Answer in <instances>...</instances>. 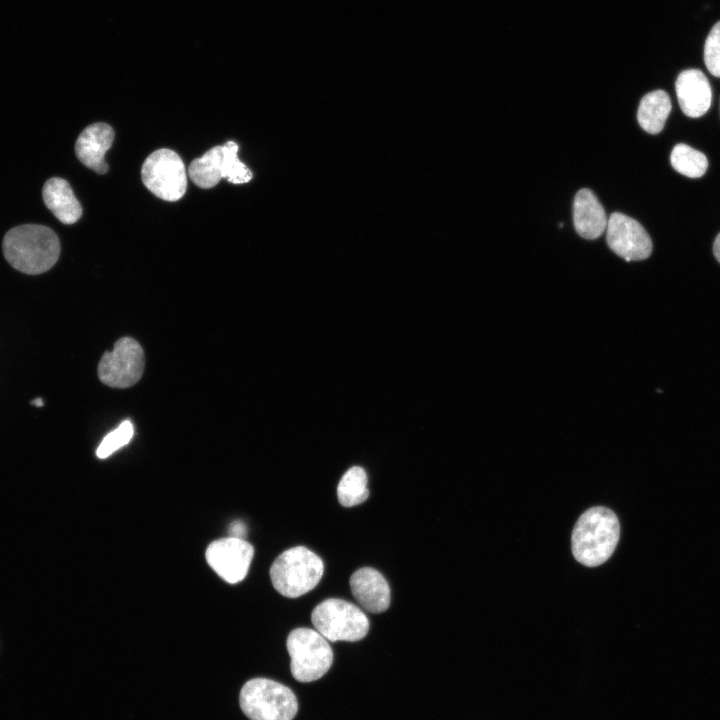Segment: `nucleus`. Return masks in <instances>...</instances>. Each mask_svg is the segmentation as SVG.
<instances>
[{
	"mask_svg": "<svg viewBox=\"0 0 720 720\" xmlns=\"http://www.w3.org/2000/svg\"><path fill=\"white\" fill-rule=\"evenodd\" d=\"M675 90L681 110L690 118L701 117L711 106V85L699 69L680 72L675 82Z\"/></svg>",
	"mask_w": 720,
	"mask_h": 720,
	"instance_id": "nucleus-12",
	"label": "nucleus"
},
{
	"mask_svg": "<svg viewBox=\"0 0 720 720\" xmlns=\"http://www.w3.org/2000/svg\"><path fill=\"white\" fill-rule=\"evenodd\" d=\"M670 162L677 172L690 178L703 176L708 168L704 153L684 143H679L672 149Z\"/></svg>",
	"mask_w": 720,
	"mask_h": 720,
	"instance_id": "nucleus-19",
	"label": "nucleus"
},
{
	"mask_svg": "<svg viewBox=\"0 0 720 720\" xmlns=\"http://www.w3.org/2000/svg\"><path fill=\"white\" fill-rule=\"evenodd\" d=\"M253 546L244 539L227 537L213 541L206 550L209 566L226 582L235 584L248 573Z\"/></svg>",
	"mask_w": 720,
	"mask_h": 720,
	"instance_id": "nucleus-11",
	"label": "nucleus"
},
{
	"mask_svg": "<svg viewBox=\"0 0 720 720\" xmlns=\"http://www.w3.org/2000/svg\"><path fill=\"white\" fill-rule=\"evenodd\" d=\"M369 496L367 475L359 466L348 469L339 481L337 497L344 507H352L363 503Z\"/></svg>",
	"mask_w": 720,
	"mask_h": 720,
	"instance_id": "nucleus-18",
	"label": "nucleus"
},
{
	"mask_svg": "<svg viewBox=\"0 0 720 720\" xmlns=\"http://www.w3.org/2000/svg\"><path fill=\"white\" fill-rule=\"evenodd\" d=\"M351 592L356 601L371 613H381L390 605V588L384 576L370 567L360 568L350 577Z\"/></svg>",
	"mask_w": 720,
	"mask_h": 720,
	"instance_id": "nucleus-14",
	"label": "nucleus"
},
{
	"mask_svg": "<svg viewBox=\"0 0 720 720\" xmlns=\"http://www.w3.org/2000/svg\"><path fill=\"white\" fill-rule=\"evenodd\" d=\"M8 263L25 274H41L58 260L60 242L47 226L25 224L9 230L2 243Z\"/></svg>",
	"mask_w": 720,
	"mask_h": 720,
	"instance_id": "nucleus-1",
	"label": "nucleus"
},
{
	"mask_svg": "<svg viewBox=\"0 0 720 720\" xmlns=\"http://www.w3.org/2000/svg\"><path fill=\"white\" fill-rule=\"evenodd\" d=\"M672 108L669 95L663 90L649 92L640 101L637 120L649 134H658L664 128Z\"/></svg>",
	"mask_w": 720,
	"mask_h": 720,
	"instance_id": "nucleus-17",
	"label": "nucleus"
},
{
	"mask_svg": "<svg viewBox=\"0 0 720 720\" xmlns=\"http://www.w3.org/2000/svg\"><path fill=\"white\" fill-rule=\"evenodd\" d=\"M606 231L609 248L625 261H639L650 256L652 241L644 227L635 219L623 213H612Z\"/></svg>",
	"mask_w": 720,
	"mask_h": 720,
	"instance_id": "nucleus-10",
	"label": "nucleus"
},
{
	"mask_svg": "<svg viewBox=\"0 0 720 720\" xmlns=\"http://www.w3.org/2000/svg\"><path fill=\"white\" fill-rule=\"evenodd\" d=\"M619 536L620 524L615 513L603 506L592 507L574 526L571 536L573 556L584 566H599L611 557Z\"/></svg>",
	"mask_w": 720,
	"mask_h": 720,
	"instance_id": "nucleus-2",
	"label": "nucleus"
},
{
	"mask_svg": "<svg viewBox=\"0 0 720 720\" xmlns=\"http://www.w3.org/2000/svg\"><path fill=\"white\" fill-rule=\"evenodd\" d=\"M239 702L250 720H292L298 710L293 691L267 678L248 680L241 688Z\"/></svg>",
	"mask_w": 720,
	"mask_h": 720,
	"instance_id": "nucleus-4",
	"label": "nucleus"
},
{
	"mask_svg": "<svg viewBox=\"0 0 720 720\" xmlns=\"http://www.w3.org/2000/svg\"><path fill=\"white\" fill-rule=\"evenodd\" d=\"M238 145L227 141L212 147L200 158L192 160L188 168L191 180L200 188L209 189L224 178L233 184L251 180L252 173L238 158Z\"/></svg>",
	"mask_w": 720,
	"mask_h": 720,
	"instance_id": "nucleus-7",
	"label": "nucleus"
},
{
	"mask_svg": "<svg viewBox=\"0 0 720 720\" xmlns=\"http://www.w3.org/2000/svg\"><path fill=\"white\" fill-rule=\"evenodd\" d=\"M246 535V526L242 521H235L229 527V536L244 539Z\"/></svg>",
	"mask_w": 720,
	"mask_h": 720,
	"instance_id": "nucleus-22",
	"label": "nucleus"
},
{
	"mask_svg": "<svg viewBox=\"0 0 720 720\" xmlns=\"http://www.w3.org/2000/svg\"><path fill=\"white\" fill-rule=\"evenodd\" d=\"M324 572L321 558L304 546L282 552L270 568L274 588L283 596L297 598L311 591Z\"/></svg>",
	"mask_w": 720,
	"mask_h": 720,
	"instance_id": "nucleus-3",
	"label": "nucleus"
},
{
	"mask_svg": "<svg viewBox=\"0 0 720 720\" xmlns=\"http://www.w3.org/2000/svg\"><path fill=\"white\" fill-rule=\"evenodd\" d=\"M704 62L713 76L720 77V21L712 27L706 38Z\"/></svg>",
	"mask_w": 720,
	"mask_h": 720,
	"instance_id": "nucleus-21",
	"label": "nucleus"
},
{
	"mask_svg": "<svg viewBox=\"0 0 720 720\" xmlns=\"http://www.w3.org/2000/svg\"><path fill=\"white\" fill-rule=\"evenodd\" d=\"M134 435V427L130 420L123 421L116 429L110 431L99 444L96 455L104 459L127 445Z\"/></svg>",
	"mask_w": 720,
	"mask_h": 720,
	"instance_id": "nucleus-20",
	"label": "nucleus"
},
{
	"mask_svg": "<svg viewBox=\"0 0 720 720\" xmlns=\"http://www.w3.org/2000/svg\"><path fill=\"white\" fill-rule=\"evenodd\" d=\"M31 404H33L37 407H41V406H43V400L41 398H37V399L31 401Z\"/></svg>",
	"mask_w": 720,
	"mask_h": 720,
	"instance_id": "nucleus-24",
	"label": "nucleus"
},
{
	"mask_svg": "<svg viewBox=\"0 0 720 720\" xmlns=\"http://www.w3.org/2000/svg\"><path fill=\"white\" fill-rule=\"evenodd\" d=\"M286 645L292 676L299 682L321 678L332 665V649L317 630L296 628L288 635Z\"/></svg>",
	"mask_w": 720,
	"mask_h": 720,
	"instance_id": "nucleus-5",
	"label": "nucleus"
},
{
	"mask_svg": "<svg viewBox=\"0 0 720 720\" xmlns=\"http://www.w3.org/2000/svg\"><path fill=\"white\" fill-rule=\"evenodd\" d=\"M47 208L64 224H73L82 215V207L69 183L59 177L47 180L42 189Z\"/></svg>",
	"mask_w": 720,
	"mask_h": 720,
	"instance_id": "nucleus-16",
	"label": "nucleus"
},
{
	"mask_svg": "<svg viewBox=\"0 0 720 720\" xmlns=\"http://www.w3.org/2000/svg\"><path fill=\"white\" fill-rule=\"evenodd\" d=\"M713 252L718 262H720V233L717 235L714 241Z\"/></svg>",
	"mask_w": 720,
	"mask_h": 720,
	"instance_id": "nucleus-23",
	"label": "nucleus"
},
{
	"mask_svg": "<svg viewBox=\"0 0 720 720\" xmlns=\"http://www.w3.org/2000/svg\"><path fill=\"white\" fill-rule=\"evenodd\" d=\"M114 140V130L106 123H94L87 126L78 136L75 153L80 162L98 174L108 171L105 153Z\"/></svg>",
	"mask_w": 720,
	"mask_h": 720,
	"instance_id": "nucleus-13",
	"label": "nucleus"
},
{
	"mask_svg": "<svg viewBox=\"0 0 720 720\" xmlns=\"http://www.w3.org/2000/svg\"><path fill=\"white\" fill-rule=\"evenodd\" d=\"M316 630L327 640L358 641L366 636L369 621L356 605L343 599H326L311 613Z\"/></svg>",
	"mask_w": 720,
	"mask_h": 720,
	"instance_id": "nucleus-6",
	"label": "nucleus"
},
{
	"mask_svg": "<svg viewBox=\"0 0 720 720\" xmlns=\"http://www.w3.org/2000/svg\"><path fill=\"white\" fill-rule=\"evenodd\" d=\"M141 177L145 187L163 200L177 201L186 192L185 166L173 150L162 148L152 152L142 165Z\"/></svg>",
	"mask_w": 720,
	"mask_h": 720,
	"instance_id": "nucleus-8",
	"label": "nucleus"
},
{
	"mask_svg": "<svg viewBox=\"0 0 720 720\" xmlns=\"http://www.w3.org/2000/svg\"><path fill=\"white\" fill-rule=\"evenodd\" d=\"M573 223L583 238L593 240L605 231L608 219L596 195L587 188L577 192L573 202Z\"/></svg>",
	"mask_w": 720,
	"mask_h": 720,
	"instance_id": "nucleus-15",
	"label": "nucleus"
},
{
	"mask_svg": "<svg viewBox=\"0 0 720 720\" xmlns=\"http://www.w3.org/2000/svg\"><path fill=\"white\" fill-rule=\"evenodd\" d=\"M144 352L131 337L116 341L110 352L104 353L99 365L100 381L112 388H128L136 384L144 371Z\"/></svg>",
	"mask_w": 720,
	"mask_h": 720,
	"instance_id": "nucleus-9",
	"label": "nucleus"
}]
</instances>
